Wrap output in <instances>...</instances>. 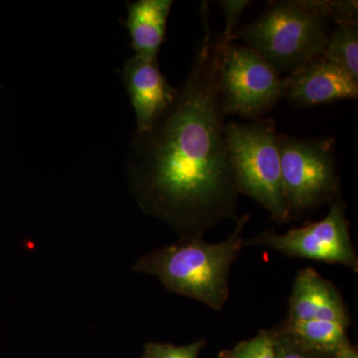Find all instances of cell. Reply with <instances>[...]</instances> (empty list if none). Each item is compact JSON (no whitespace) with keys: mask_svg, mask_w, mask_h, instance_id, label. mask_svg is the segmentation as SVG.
Returning a JSON list of instances; mask_svg holds the SVG:
<instances>
[{"mask_svg":"<svg viewBox=\"0 0 358 358\" xmlns=\"http://www.w3.org/2000/svg\"><path fill=\"white\" fill-rule=\"evenodd\" d=\"M218 88L224 114L251 121L284 99V78L248 46L229 44L222 49Z\"/></svg>","mask_w":358,"mask_h":358,"instance_id":"8992f818","label":"cell"},{"mask_svg":"<svg viewBox=\"0 0 358 358\" xmlns=\"http://www.w3.org/2000/svg\"><path fill=\"white\" fill-rule=\"evenodd\" d=\"M358 98V82L322 55L299 66L284 78V99L294 108Z\"/></svg>","mask_w":358,"mask_h":358,"instance_id":"ba28073f","label":"cell"},{"mask_svg":"<svg viewBox=\"0 0 358 358\" xmlns=\"http://www.w3.org/2000/svg\"><path fill=\"white\" fill-rule=\"evenodd\" d=\"M281 327L308 348L326 355H334L350 345L348 327L341 322L322 320L294 322L285 320Z\"/></svg>","mask_w":358,"mask_h":358,"instance_id":"7c38bea8","label":"cell"},{"mask_svg":"<svg viewBox=\"0 0 358 358\" xmlns=\"http://www.w3.org/2000/svg\"><path fill=\"white\" fill-rule=\"evenodd\" d=\"M334 358H358L357 350L352 345L346 346L341 352L336 353Z\"/></svg>","mask_w":358,"mask_h":358,"instance_id":"d6986e66","label":"cell"},{"mask_svg":"<svg viewBox=\"0 0 358 358\" xmlns=\"http://www.w3.org/2000/svg\"><path fill=\"white\" fill-rule=\"evenodd\" d=\"M219 358H277L271 331H260L254 338L218 353Z\"/></svg>","mask_w":358,"mask_h":358,"instance_id":"5bb4252c","label":"cell"},{"mask_svg":"<svg viewBox=\"0 0 358 358\" xmlns=\"http://www.w3.org/2000/svg\"><path fill=\"white\" fill-rule=\"evenodd\" d=\"M277 358H334V355L317 352L303 345L281 326L271 331Z\"/></svg>","mask_w":358,"mask_h":358,"instance_id":"9a60e30c","label":"cell"},{"mask_svg":"<svg viewBox=\"0 0 358 358\" xmlns=\"http://www.w3.org/2000/svg\"><path fill=\"white\" fill-rule=\"evenodd\" d=\"M320 8L329 21L338 24H358L357 0H320Z\"/></svg>","mask_w":358,"mask_h":358,"instance_id":"e0dca14e","label":"cell"},{"mask_svg":"<svg viewBox=\"0 0 358 358\" xmlns=\"http://www.w3.org/2000/svg\"><path fill=\"white\" fill-rule=\"evenodd\" d=\"M250 214L236 219L228 239L208 243L202 237L180 238L143 256L133 270L159 278L171 293L187 296L221 310L229 299V275L243 247Z\"/></svg>","mask_w":358,"mask_h":358,"instance_id":"7a4b0ae2","label":"cell"},{"mask_svg":"<svg viewBox=\"0 0 358 358\" xmlns=\"http://www.w3.org/2000/svg\"><path fill=\"white\" fill-rule=\"evenodd\" d=\"M345 211V202L338 196L331 202L326 217L319 222L308 224L284 234L264 230L257 236L244 240L243 247H263L293 258L339 264L357 273V254L350 238Z\"/></svg>","mask_w":358,"mask_h":358,"instance_id":"52a82bcc","label":"cell"},{"mask_svg":"<svg viewBox=\"0 0 358 358\" xmlns=\"http://www.w3.org/2000/svg\"><path fill=\"white\" fill-rule=\"evenodd\" d=\"M122 79L136 114V131H145L173 102L176 88L160 72L157 61L136 56L124 62Z\"/></svg>","mask_w":358,"mask_h":358,"instance_id":"9c48e42d","label":"cell"},{"mask_svg":"<svg viewBox=\"0 0 358 358\" xmlns=\"http://www.w3.org/2000/svg\"><path fill=\"white\" fill-rule=\"evenodd\" d=\"M331 21L315 0L268 2L258 18L238 30L234 38L246 42L280 75L322 55Z\"/></svg>","mask_w":358,"mask_h":358,"instance_id":"3957f363","label":"cell"},{"mask_svg":"<svg viewBox=\"0 0 358 358\" xmlns=\"http://www.w3.org/2000/svg\"><path fill=\"white\" fill-rule=\"evenodd\" d=\"M206 345L204 339L188 345L176 346L171 343H148L143 348L140 358H199L202 348Z\"/></svg>","mask_w":358,"mask_h":358,"instance_id":"2e32d148","label":"cell"},{"mask_svg":"<svg viewBox=\"0 0 358 358\" xmlns=\"http://www.w3.org/2000/svg\"><path fill=\"white\" fill-rule=\"evenodd\" d=\"M209 11L208 2H202V37L185 83L147 129L134 131L127 162L143 210L166 221L180 238L202 237L222 221L238 218L240 193L218 88L225 46L212 30Z\"/></svg>","mask_w":358,"mask_h":358,"instance_id":"6da1fadb","label":"cell"},{"mask_svg":"<svg viewBox=\"0 0 358 358\" xmlns=\"http://www.w3.org/2000/svg\"><path fill=\"white\" fill-rule=\"evenodd\" d=\"M331 320L350 326V315L341 294L333 282L312 268H303L294 280L286 322Z\"/></svg>","mask_w":358,"mask_h":358,"instance_id":"30bf717a","label":"cell"},{"mask_svg":"<svg viewBox=\"0 0 358 358\" xmlns=\"http://www.w3.org/2000/svg\"><path fill=\"white\" fill-rule=\"evenodd\" d=\"M278 143L289 221L341 196L333 138H300L279 134Z\"/></svg>","mask_w":358,"mask_h":358,"instance_id":"5b68a950","label":"cell"},{"mask_svg":"<svg viewBox=\"0 0 358 358\" xmlns=\"http://www.w3.org/2000/svg\"><path fill=\"white\" fill-rule=\"evenodd\" d=\"M224 136L238 192L262 205L275 222H288L278 143L279 134L274 120L261 117L248 124L227 122Z\"/></svg>","mask_w":358,"mask_h":358,"instance_id":"277c9868","label":"cell"},{"mask_svg":"<svg viewBox=\"0 0 358 358\" xmlns=\"http://www.w3.org/2000/svg\"><path fill=\"white\" fill-rule=\"evenodd\" d=\"M222 8L226 17V25L224 30L219 35L224 46H228L231 40L234 39L236 34L237 26L239 24L242 13L247 7L251 6L252 1L249 0H222L218 2Z\"/></svg>","mask_w":358,"mask_h":358,"instance_id":"ac0fdd59","label":"cell"},{"mask_svg":"<svg viewBox=\"0 0 358 358\" xmlns=\"http://www.w3.org/2000/svg\"><path fill=\"white\" fill-rule=\"evenodd\" d=\"M322 57L358 82V24H338L327 35Z\"/></svg>","mask_w":358,"mask_h":358,"instance_id":"4fadbf2b","label":"cell"},{"mask_svg":"<svg viewBox=\"0 0 358 358\" xmlns=\"http://www.w3.org/2000/svg\"><path fill=\"white\" fill-rule=\"evenodd\" d=\"M173 6V0H136L127 3L128 15L122 23L128 29L134 56L157 61Z\"/></svg>","mask_w":358,"mask_h":358,"instance_id":"8fae6325","label":"cell"}]
</instances>
